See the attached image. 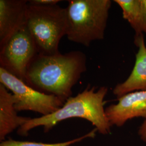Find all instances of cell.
<instances>
[{"instance_id": "1", "label": "cell", "mask_w": 146, "mask_h": 146, "mask_svg": "<svg viewBox=\"0 0 146 146\" xmlns=\"http://www.w3.org/2000/svg\"><path fill=\"white\" fill-rule=\"evenodd\" d=\"M86 70L87 58L82 52L52 55L38 54L28 68L25 82L40 92L66 101Z\"/></svg>"}, {"instance_id": "2", "label": "cell", "mask_w": 146, "mask_h": 146, "mask_svg": "<svg viewBox=\"0 0 146 146\" xmlns=\"http://www.w3.org/2000/svg\"><path fill=\"white\" fill-rule=\"evenodd\" d=\"M108 88L103 86L97 91L90 84L76 96L70 97L62 106L55 112L46 116L30 118L17 129L21 136H27L30 131L40 126L47 133L59 122L71 118H81L89 121L102 135L111 133L110 122L106 115L104 99Z\"/></svg>"}, {"instance_id": "3", "label": "cell", "mask_w": 146, "mask_h": 146, "mask_svg": "<svg viewBox=\"0 0 146 146\" xmlns=\"http://www.w3.org/2000/svg\"><path fill=\"white\" fill-rule=\"evenodd\" d=\"M66 8L69 41L89 47L103 40L107 25L110 0H69Z\"/></svg>"}, {"instance_id": "4", "label": "cell", "mask_w": 146, "mask_h": 146, "mask_svg": "<svg viewBox=\"0 0 146 146\" xmlns=\"http://www.w3.org/2000/svg\"><path fill=\"white\" fill-rule=\"evenodd\" d=\"M26 25L38 54H58L60 40L67 35L68 29L66 8L58 5H34L28 2Z\"/></svg>"}, {"instance_id": "5", "label": "cell", "mask_w": 146, "mask_h": 146, "mask_svg": "<svg viewBox=\"0 0 146 146\" xmlns=\"http://www.w3.org/2000/svg\"><path fill=\"white\" fill-rule=\"evenodd\" d=\"M0 83L14 96V106L17 111H31L46 116L60 108L66 102L58 96L33 88L2 68H0Z\"/></svg>"}, {"instance_id": "6", "label": "cell", "mask_w": 146, "mask_h": 146, "mask_svg": "<svg viewBox=\"0 0 146 146\" xmlns=\"http://www.w3.org/2000/svg\"><path fill=\"white\" fill-rule=\"evenodd\" d=\"M37 54L35 43L26 25L0 47V68L25 82L28 68Z\"/></svg>"}, {"instance_id": "7", "label": "cell", "mask_w": 146, "mask_h": 146, "mask_svg": "<svg viewBox=\"0 0 146 146\" xmlns=\"http://www.w3.org/2000/svg\"><path fill=\"white\" fill-rule=\"evenodd\" d=\"M116 104L105 109L106 115L111 125L118 127L135 117L146 120V90H140L125 94L117 99Z\"/></svg>"}, {"instance_id": "8", "label": "cell", "mask_w": 146, "mask_h": 146, "mask_svg": "<svg viewBox=\"0 0 146 146\" xmlns=\"http://www.w3.org/2000/svg\"><path fill=\"white\" fill-rule=\"evenodd\" d=\"M28 1L0 0V47L27 25Z\"/></svg>"}, {"instance_id": "9", "label": "cell", "mask_w": 146, "mask_h": 146, "mask_svg": "<svg viewBox=\"0 0 146 146\" xmlns=\"http://www.w3.org/2000/svg\"><path fill=\"white\" fill-rule=\"evenodd\" d=\"M134 43L139 50L133 69L125 81L117 84L113 91L117 99L135 90H146V46L143 35L135 39Z\"/></svg>"}, {"instance_id": "10", "label": "cell", "mask_w": 146, "mask_h": 146, "mask_svg": "<svg viewBox=\"0 0 146 146\" xmlns=\"http://www.w3.org/2000/svg\"><path fill=\"white\" fill-rule=\"evenodd\" d=\"M16 99L12 93L0 84V141L26 123L30 117L18 116L15 108Z\"/></svg>"}, {"instance_id": "11", "label": "cell", "mask_w": 146, "mask_h": 146, "mask_svg": "<svg viewBox=\"0 0 146 146\" xmlns=\"http://www.w3.org/2000/svg\"><path fill=\"white\" fill-rule=\"evenodd\" d=\"M122 11L123 18L128 21L135 33V39L143 35L141 0H114Z\"/></svg>"}, {"instance_id": "12", "label": "cell", "mask_w": 146, "mask_h": 146, "mask_svg": "<svg viewBox=\"0 0 146 146\" xmlns=\"http://www.w3.org/2000/svg\"><path fill=\"white\" fill-rule=\"evenodd\" d=\"M97 131L95 128L93 130L87 134H85L77 138H75L71 140L58 142L54 143H47L42 142H37L35 141H18L9 139L8 140H5V141L1 142L0 146H69L76 143H78L85 139L89 137H94L95 135V133Z\"/></svg>"}, {"instance_id": "13", "label": "cell", "mask_w": 146, "mask_h": 146, "mask_svg": "<svg viewBox=\"0 0 146 146\" xmlns=\"http://www.w3.org/2000/svg\"><path fill=\"white\" fill-rule=\"evenodd\" d=\"M61 1L59 0H31L28 1V2L34 5H58Z\"/></svg>"}, {"instance_id": "14", "label": "cell", "mask_w": 146, "mask_h": 146, "mask_svg": "<svg viewBox=\"0 0 146 146\" xmlns=\"http://www.w3.org/2000/svg\"><path fill=\"white\" fill-rule=\"evenodd\" d=\"M142 13V31L146 35V0H141Z\"/></svg>"}, {"instance_id": "15", "label": "cell", "mask_w": 146, "mask_h": 146, "mask_svg": "<svg viewBox=\"0 0 146 146\" xmlns=\"http://www.w3.org/2000/svg\"><path fill=\"white\" fill-rule=\"evenodd\" d=\"M137 134L141 140L146 143V120L143 121L140 127Z\"/></svg>"}]
</instances>
